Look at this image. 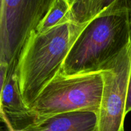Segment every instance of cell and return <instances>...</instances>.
<instances>
[{
	"label": "cell",
	"mask_w": 131,
	"mask_h": 131,
	"mask_svg": "<svg viewBox=\"0 0 131 131\" xmlns=\"http://www.w3.org/2000/svg\"><path fill=\"white\" fill-rule=\"evenodd\" d=\"M89 23L77 24L64 19L47 31L32 33L15 69L20 92L29 107L60 72L73 43Z\"/></svg>",
	"instance_id": "6da1fadb"
},
{
	"label": "cell",
	"mask_w": 131,
	"mask_h": 131,
	"mask_svg": "<svg viewBox=\"0 0 131 131\" xmlns=\"http://www.w3.org/2000/svg\"><path fill=\"white\" fill-rule=\"evenodd\" d=\"M131 7L91 21L73 43L60 72L72 75L101 71L131 42Z\"/></svg>",
	"instance_id": "7a4b0ae2"
},
{
	"label": "cell",
	"mask_w": 131,
	"mask_h": 131,
	"mask_svg": "<svg viewBox=\"0 0 131 131\" xmlns=\"http://www.w3.org/2000/svg\"><path fill=\"white\" fill-rule=\"evenodd\" d=\"M103 86L101 71L72 75L59 72L29 107L37 119L74 111L98 114Z\"/></svg>",
	"instance_id": "3957f363"
},
{
	"label": "cell",
	"mask_w": 131,
	"mask_h": 131,
	"mask_svg": "<svg viewBox=\"0 0 131 131\" xmlns=\"http://www.w3.org/2000/svg\"><path fill=\"white\" fill-rule=\"evenodd\" d=\"M53 0L0 1V63L10 67L18 61Z\"/></svg>",
	"instance_id": "277c9868"
},
{
	"label": "cell",
	"mask_w": 131,
	"mask_h": 131,
	"mask_svg": "<svg viewBox=\"0 0 131 131\" xmlns=\"http://www.w3.org/2000/svg\"><path fill=\"white\" fill-rule=\"evenodd\" d=\"M104 86L97 131H124L127 94L131 71V42L101 70Z\"/></svg>",
	"instance_id": "5b68a950"
},
{
	"label": "cell",
	"mask_w": 131,
	"mask_h": 131,
	"mask_svg": "<svg viewBox=\"0 0 131 131\" xmlns=\"http://www.w3.org/2000/svg\"><path fill=\"white\" fill-rule=\"evenodd\" d=\"M17 63L9 67L6 81L1 87V113L7 116L14 129L23 130L32 122L34 117L20 92L15 71Z\"/></svg>",
	"instance_id": "8992f818"
},
{
	"label": "cell",
	"mask_w": 131,
	"mask_h": 131,
	"mask_svg": "<svg viewBox=\"0 0 131 131\" xmlns=\"http://www.w3.org/2000/svg\"><path fill=\"white\" fill-rule=\"evenodd\" d=\"M98 115L93 111L65 113L46 118H34L24 131H97Z\"/></svg>",
	"instance_id": "52a82bcc"
},
{
	"label": "cell",
	"mask_w": 131,
	"mask_h": 131,
	"mask_svg": "<svg viewBox=\"0 0 131 131\" xmlns=\"http://www.w3.org/2000/svg\"><path fill=\"white\" fill-rule=\"evenodd\" d=\"M70 3L65 19L77 24L89 23L113 10L131 7L130 0H70Z\"/></svg>",
	"instance_id": "ba28073f"
},
{
	"label": "cell",
	"mask_w": 131,
	"mask_h": 131,
	"mask_svg": "<svg viewBox=\"0 0 131 131\" xmlns=\"http://www.w3.org/2000/svg\"><path fill=\"white\" fill-rule=\"evenodd\" d=\"M70 7V0H53L36 31L43 33L56 26L65 19Z\"/></svg>",
	"instance_id": "9c48e42d"
},
{
	"label": "cell",
	"mask_w": 131,
	"mask_h": 131,
	"mask_svg": "<svg viewBox=\"0 0 131 131\" xmlns=\"http://www.w3.org/2000/svg\"><path fill=\"white\" fill-rule=\"evenodd\" d=\"M131 111V71L128 84L127 94L126 106H125V114L126 115Z\"/></svg>",
	"instance_id": "30bf717a"
},
{
	"label": "cell",
	"mask_w": 131,
	"mask_h": 131,
	"mask_svg": "<svg viewBox=\"0 0 131 131\" xmlns=\"http://www.w3.org/2000/svg\"><path fill=\"white\" fill-rule=\"evenodd\" d=\"M130 28H131V17H130Z\"/></svg>",
	"instance_id": "8fae6325"
}]
</instances>
